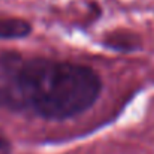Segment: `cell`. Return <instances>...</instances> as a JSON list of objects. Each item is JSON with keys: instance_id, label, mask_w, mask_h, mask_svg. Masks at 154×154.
<instances>
[{"instance_id": "6da1fadb", "label": "cell", "mask_w": 154, "mask_h": 154, "mask_svg": "<svg viewBox=\"0 0 154 154\" xmlns=\"http://www.w3.org/2000/svg\"><path fill=\"white\" fill-rule=\"evenodd\" d=\"M100 90V76L88 66L0 51V108L66 120L87 111Z\"/></svg>"}, {"instance_id": "7a4b0ae2", "label": "cell", "mask_w": 154, "mask_h": 154, "mask_svg": "<svg viewBox=\"0 0 154 154\" xmlns=\"http://www.w3.org/2000/svg\"><path fill=\"white\" fill-rule=\"evenodd\" d=\"M32 27L20 18H0V39H18L30 33Z\"/></svg>"}, {"instance_id": "3957f363", "label": "cell", "mask_w": 154, "mask_h": 154, "mask_svg": "<svg viewBox=\"0 0 154 154\" xmlns=\"http://www.w3.org/2000/svg\"><path fill=\"white\" fill-rule=\"evenodd\" d=\"M0 154H11V141L0 129Z\"/></svg>"}]
</instances>
